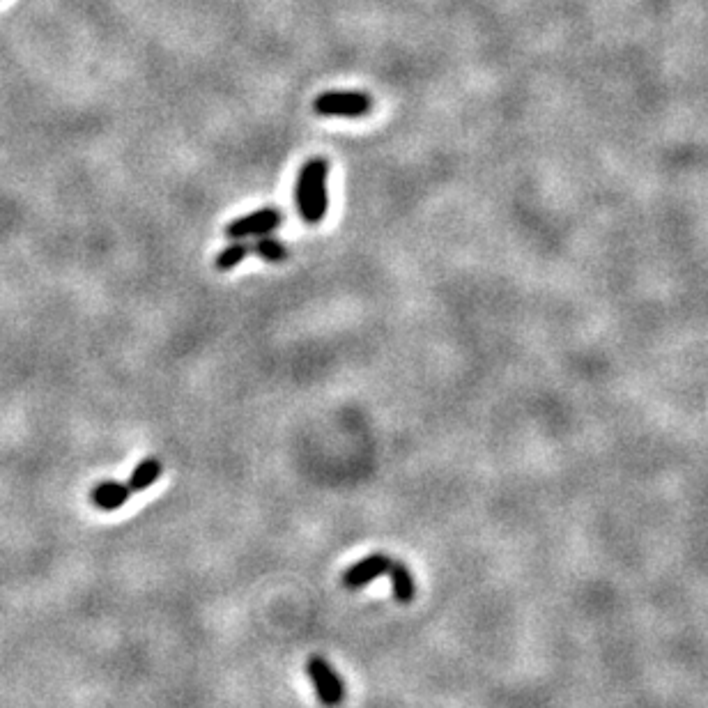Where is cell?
Here are the masks:
<instances>
[{
  "label": "cell",
  "mask_w": 708,
  "mask_h": 708,
  "mask_svg": "<svg viewBox=\"0 0 708 708\" xmlns=\"http://www.w3.org/2000/svg\"><path fill=\"white\" fill-rule=\"evenodd\" d=\"M327 175H329V161L322 157H313L306 161L299 171L295 198L297 210L302 214L306 223H320L325 219L329 200H327Z\"/></svg>",
  "instance_id": "1"
},
{
  "label": "cell",
  "mask_w": 708,
  "mask_h": 708,
  "mask_svg": "<svg viewBox=\"0 0 708 708\" xmlns=\"http://www.w3.org/2000/svg\"><path fill=\"white\" fill-rule=\"evenodd\" d=\"M251 253H256V256H260L263 260H267V263H274V265L286 263L288 260L286 244L276 240V237H269V235H260L258 242H253Z\"/></svg>",
  "instance_id": "9"
},
{
  "label": "cell",
  "mask_w": 708,
  "mask_h": 708,
  "mask_svg": "<svg viewBox=\"0 0 708 708\" xmlns=\"http://www.w3.org/2000/svg\"><path fill=\"white\" fill-rule=\"evenodd\" d=\"M161 472H164V467H161L159 458H145V460H141V463L136 465L132 476H129L127 488L132 490V495H134V492L148 490L152 483L159 481Z\"/></svg>",
  "instance_id": "7"
},
{
  "label": "cell",
  "mask_w": 708,
  "mask_h": 708,
  "mask_svg": "<svg viewBox=\"0 0 708 708\" xmlns=\"http://www.w3.org/2000/svg\"><path fill=\"white\" fill-rule=\"evenodd\" d=\"M306 672H309V679L313 681L315 692H318L322 704L327 708H334L343 702L345 686L341 676L336 674V669L329 665L325 658L311 656L309 663H306Z\"/></svg>",
  "instance_id": "3"
},
{
  "label": "cell",
  "mask_w": 708,
  "mask_h": 708,
  "mask_svg": "<svg viewBox=\"0 0 708 708\" xmlns=\"http://www.w3.org/2000/svg\"><path fill=\"white\" fill-rule=\"evenodd\" d=\"M249 253H251V246L246 244L244 240H240V242L226 246V249L219 253L217 260H214V267H217L219 272H230V269L242 265Z\"/></svg>",
  "instance_id": "10"
},
{
  "label": "cell",
  "mask_w": 708,
  "mask_h": 708,
  "mask_svg": "<svg viewBox=\"0 0 708 708\" xmlns=\"http://www.w3.org/2000/svg\"><path fill=\"white\" fill-rule=\"evenodd\" d=\"M281 221H283V214L276 210V207H263V210H256L230 221L226 226V237L228 240L240 242L246 240V237L269 235L272 230L281 226Z\"/></svg>",
  "instance_id": "4"
},
{
  "label": "cell",
  "mask_w": 708,
  "mask_h": 708,
  "mask_svg": "<svg viewBox=\"0 0 708 708\" xmlns=\"http://www.w3.org/2000/svg\"><path fill=\"white\" fill-rule=\"evenodd\" d=\"M371 109L373 99L364 90H325L313 102L322 118H364Z\"/></svg>",
  "instance_id": "2"
},
{
  "label": "cell",
  "mask_w": 708,
  "mask_h": 708,
  "mask_svg": "<svg viewBox=\"0 0 708 708\" xmlns=\"http://www.w3.org/2000/svg\"><path fill=\"white\" fill-rule=\"evenodd\" d=\"M387 575L391 577V584H394V598L398 603H410L414 598V580L412 573L407 571V566L398 564V561H391Z\"/></svg>",
  "instance_id": "8"
},
{
  "label": "cell",
  "mask_w": 708,
  "mask_h": 708,
  "mask_svg": "<svg viewBox=\"0 0 708 708\" xmlns=\"http://www.w3.org/2000/svg\"><path fill=\"white\" fill-rule=\"evenodd\" d=\"M391 559L384 552H375L368 554L366 559L357 561V564L350 566L348 571L343 573V584L345 589L357 591L361 587H366V584H371L373 580H377L380 575H387L389 571Z\"/></svg>",
  "instance_id": "5"
},
{
  "label": "cell",
  "mask_w": 708,
  "mask_h": 708,
  "mask_svg": "<svg viewBox=\"0 0 708 708\" xmlns=\"http://www.w3.org/2000/svg\"><path fill=\"white\" fill-rule=\"evenodd\" d=\"M129 497H132V490L127 488V483H118V481H102L99 486L90 490V502L102 511L122 509Z\"/></svg>",
  "instance_id": "6"
}]
</instances>
